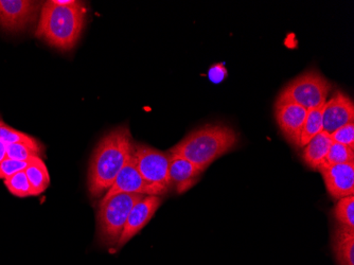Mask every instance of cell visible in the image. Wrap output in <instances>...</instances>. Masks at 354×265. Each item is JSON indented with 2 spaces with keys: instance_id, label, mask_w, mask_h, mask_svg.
<instances>
[{
  "instance_id": "12",
  "label": "cell",
  "mask_w": 354,
  "mask_h": 265,
  "mask_svg": "<svg viewBox=\"0 0 354 265\" xmlns=\"http://www.w3.org/2000/svg\"><path fill=\"white\" fill-rule=\"evenodd\" d=\"M330 197L335 200L354 195V163L328 165L318 169Z\"/></svg>"
},
{
  "instance_id": "10",
  "label": "cell",
  "mask_w": 354,
  "mask_h": 265,
  "mask_svg": "<svg viewBox=\"0 0 354 265\" xmlns=\"http://www.w3.org/2000/svg\"><path fill=\"white\" fill-rule=\"evenodd\" d=\"M274 113L284 138L294 147H298L308 109L291 101L276 100Z\"/></svg>"
},
{
  "instance_id": "15",
  "label": "cell",
  "mask_w": 354,
  "mask_h": 265,
  "mask_svg": "<svg viewBox=\"0 0 354 265\" xmlns=\"http://www.w3.org/2000/svg\"><path fill=\"white\" fill-rule=\"evenodd\" d=\"M332 143L331 135L325 131H320L302 147V161L310 168L318 170L323 165Z\"/></svg>"
},
{
  "instance_id": "17",
  "label": "cell",
  "mask_w": 354,
  "mask_h": 265,
  "mask_svg": "<svg viewBox=\"0 0 354 265\" xmlns=\"http://www.w3.org/2000/svg\"><path fill=\"white\" fill-rule=\"evenodd\" d=\"M324 105L323 107H316V109H311L308 111L307 117H306L304 127H302L301 134H300L298 147H304L316 135L319 134L320 131H324Z\"/></svg>"
},
{
  "instance_id": "24",
  "label": "cell",
  "mask_w": 354,
  "mask_h": 265,
  "mask_svg": "<svg viewBox=\"0 0 354 265\" xmlns=\"http://www.w3.org/2000/svg\"><path fill=\"white\" fill-rule=\"evenodd\" d=\"M330 135L333 143H341L354 149V121L343 125Z\"/></svg>"
},
{
  "instance_id": "25",
  "label": "cell",
  "mask_w": 354,
  "mask_h": 265,
  "mask_svg": "<svg viewBox=\"0 0 354 265\" xmlns=\"http://www.w3.org/2000/svg\"><path fill=\"white\" fill-rule=\"evenodd\" d=\"M208 77L214 83H220L225 77H227V71L223 64H216L209 69Z\"/></svg>"
},
{
  "instance_id": "23",
  "label": "cell",
  "mask_w": 354,
  "mask_h": 265,
  "mask_svg": "<svg viewBox=\"0 0 354 265\" xmlns=\"http://www.w3.org/2000/svg\"><path fill=\"white\" fill-rule=\"evenodd\" d=\"M30 161H19L15 159L6 158L0 163V179H5L13 176L16 173L21 172L27 169Z\"/></svg>"
},
{
  "instance_id": "20",
  "label": "cell",
  "mask_w": 354,
  "mask_h": 265,
  "mask_svg": "<svg viewBox=\"0 0 354 265\" xmlns=\"http://www.w3.org/2000/svg\"><path fill=\"white\" fill-rule=\"evenodd\" d=\"M349 163H354V149L341 143H333L322 167Z\"/></svg>"
},
{
  "instance_id": "6",
  "label": "cell",
  "mask_w": 354,
  "mask_h": 265,
  "mask_svg": "<svg viewBox=\"0 0 354 265\" xmlns=\"http://www.w3.org/2000/svg\"><path fill=\"white\" fill-rule=\"evenodd\" d=\"M135 161L137 170L148 184L157 187L165 193L170 190L169 186V165L170 154L157 150L143 143H135Z\"/></svg>"
},
{
  "instance_id": "1",
  "label": "cell",
  "mask_w": 354,
  "mask_h": 265,
  "mask_svg": "<svg viewBox=\"0 0 354 265\" xmlns=\"http://www.w3.org/2000/svg\"><path fill=\"white\" fill-rule=\"evenodd\" d=\"M127 125L111 129L95 145L89 161L87 188L91 199H100L114 184L119 172L135 151Z\"/></svg>"
},
{
  "instance_id": "14",
  "label": "cell",
  "mask_w": 354,
  "mask_h": 265,
  "mask_svg": "<svg viewBox=\"0 0 354 265\" xmlns=\"http://www.w3.org/2000/svg\"><path fill=\"white\" fill-rule=\"evenodd\" d=\"M332 248L339 265H354V228L339 224L334 229Z\"/></svg>"
},
{
  "instance_id": "28",
  "label": "cell",
  "mask_w": 354,
  "mask_h": 265,
  "mask_svg": "<svg viewBox=\"0 0 354 265\" xmlns=\"http://www.w3.org/2000/svg\"><path fill=\"white\" fill-rule=\"evenodd\" d=\"M3 123H5V122H3V121L0 120V125H3Z\"/></svg>"
},
{
  "instance_id": "16",
  "label": "cell",
  "mask_w": 354,
  "mask_h": 265,
  "mask_svg": "<svg viewBox=\"0 0 354 265\" xmlns=\"http://www.w3.org/2000/svg\"><path fill=\"white\" fill-rule=\"evenodd\" d=\"M26 175L29 179L35 197L41 194L47 190L50 185V175L41 157H35L30 161L29 165L25 170Z\"/></svg>"
},
{
  "instance_id": "5",
  "label": "cell",
  "mask_w": 354,
  "mask_h": 265,
  "mask_svg": "<svg viewBox=\"0 0 354 265\" xmlns=\"http://www.w3.org/2000/svg\"><path fill=\"white\" fill-rule=\"evenodd\" d=\"M332 84L318 71H308L286 85L278 95V101H291L304 109H316L327 102Z\"/></svg>"
},
{
  "instance_id": "7",
  "label": "cell",
  "mask_w": 354,
  "mask_h": 265,
  "mask_svg": "<svg viewBox=\"0 0 354 265\" xmlns=\"http://www.w3.org/2000/svg\"><path fill=\"white\" fill-rule=\"evenodd\" d=\"M121 193H132V194L142 195H160L166 194L164 191L148 184L141 176L139 171L137 170L136 161H135L134 153L130 157L129 161L125 163L122 170L119 172L118 176L115 179L114 184L106 191L100 202H105L109 200L114 195Z\"/></svg>"
},
{
  "instance_id": "2",
  "label": "cell",
  "mask_w": 354,
  "mask_h": 265,
  "mask_svg": "<svg viewBox=\"0 0 354 265\" xmlns=\"http://www.w3.org/2000/svg\"><path fill=\"white\" fill-rule=\"evenodd\" d=\"M238 143L239 135L232 127L208 123L189 133L168 153L183 157L205 171L216 159L234 150Z\"/></svg>"
},
{
  "instance_id": "26",
  "label": "cell",
  "mask_w": 354,
  "mask_h": 265,
  "mask_svg": "<svg viewBox=\"0 0 354 265\" xmlns=\"http://www.w3.org/2000/svg\"><path fill=\"white\" fill-rule=\"evenodd\" d=\"M7 147L3 141L0 140V163L7 158Z\"/></svg>"
},
{
  "instance_id": "3",
  "label": "cell",
  "mask_w": 354,
  "mask_h": 265,
  "mask_svg": "<svg viewBox=\"0 0 354 265\" xmlns=\"http://www.w3.org/2000/svg\"><path fill=\"white\" fill-rule=\"evenodd\" d=\"M84 21L85 11L80 3L64 7L55 5L53 0L46 1L35 37L59 51H71L81 37Z\"/></svg>"
},
{
  "instance_id": "13",
  "label": "cell",
  "mask_w": 354,
  "mask_h": 265,
  "mask_svg": "<svg viewBox=\"0 0 354 265\" xmlns=\"http://www.w3.org/2000/svg\"><path fill=\"white\" fill-rule=\"evenodd\" d=\"M204 171L183 157L170 154L169 165V186L174 188L176 193L183 194L196 186Z\"/></svg>"
},
{
  "instance_id": "27",
  "label": "cell",
  "mask_w": 354,
  "mask_h": 265,
  "mask_svg": "<svg viewBox=\"0 0 354 265\" xmlns=\"http://www.w3.org/2000/svg\"><path fill=\"white\" fill-rule=\"evenodd\" d=\"M53 3L55 5L64 6V7H67V6H73L75 3H77L75 0H53Z\"/></svg>"
},
{
  "instance_id": "22",
  "label": "cell",
  "mask_w": 354,
  "mask_h": 265,
  "mask_svg": "<svg viewBox=\"0 0 354 265\" xmlns=\"http://www.w3.org/2000/svg\"><path fill=\"white\" fill-rule=\"evenodd\" d=\"M0 140L3 141L6 145H16V143H25L30 145H39V143L33 137L17 131L13 127L3 123L0 125Z\"/></svg>"
},
{
  "instance_id": "19",
  "label": "cell",
  "mask_w": 354,
  "mask_h": 265,
  "mask_svg": "<svg viewBox=\"0 0 354 265\" xmlns=\"http://www.w3.org/2000/svg\"><path fill=\"white\" fill-rule=\"evenodd\" d=\"M5 185L10 193L14 197L26 199V197H35V192L30 185L29 179L26 175L25 171L16 173L13 176L5 179Z\"/></svg>"
},
{
  "instance_id": "11",
  "label": "cell",
  "mask_w": 354,
  "mask_h": 265,
  "mask_svg": "<svg viewBox=\"0 0 354 265\" xmlns=\"http://www.w3.org/2000/svg\"><path fill=\"white\" fill-rule=\"evenodd\" d=\"M352 121H354L353 101L343 91H336L324 105V131L332 134Z\"/></svg>"
},
{
  "instance_id": "21",
  "label": "cell",
  "mask_w": 354,
  "mask_h": 265,
  "mask_svg": "<svg viewBox=\"0 0 354 265\" xmlns=\"http://www.w3.org/2000/svg\"><path fill=\"white\" fill-rule=\"evenodd\" d=\"M41 145H30L16 143L7 147L8 158L19 161H30L35 157H41Z\"/></svg>"
},
{
  "instance_id": "8",
  "label": "cell",
  "mask_w": 354,
  "mask_h": 265,
  "mask_svg": "<svg viewBox=\"0 0 354 265\" xmlns=\"http://www.w3.org/2000/svg\"><path fill=\"white\" fill-rule=\"evenodd\" d=\"M39 3L30 0H0V25L9 32L27 29L37 15Z\"/></svg>"
},
{
  "instance_id": "4",
  "label": "cell",
  "mask_w": 354,
  "mask_h": 265,
  "mask_svg": "<svg viewBox=\"0 0 354 265\" xmlns=\"http://www.w3.org/2000/svg\"><path fill=\"white\" fill-rule=\"evenodd\" d=\"M143 197L145 195L121 193L105 202H99L97 241L101 246H117L131 210Z\"/></svg>"
},
{
  "instance_id": "9",
  "label": "cell",
  "mask_w": 354,
  "mask_h": 265,
  "mask_svg": "<svg viewBox=\"0 0 354 265\" xmlns=\"http://www.w3.org/2000/svg\"><path fill=\"white\" fill-rule=\"evenodd\" d=\"M162 204V197L156 195H145L134 205L117 244L116 247L118 250L124 246L127 242H130L148 225Z\"/></svg>"
},
{
  "instance_id": "18",
  "label": "cell",
  "mask_w": 354,
  "mask_h": 265,
  "mask_svg": "<svg viewBox=\"0 0 354 265\" xmlns=\"http://www.w3.org/2000/svg\"><path fill=\"white\" fill-rule=\"evenodd\" d=\"M333 215L339 224L354 228V195L337 200L333 209Z\"/></svg>"
}]
</instances>
